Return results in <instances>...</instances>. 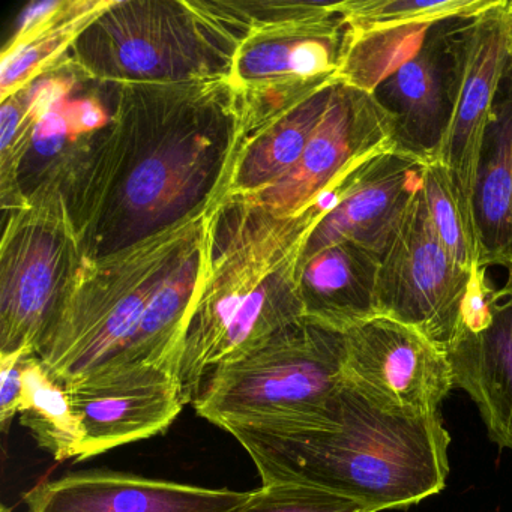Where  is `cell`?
Wrapping results in <instances>:
<instances>
[{
	"label": "cell",
	"mask_w": 512,
	"mask_h": 512,
	"mask_svg": "<svg viewBox=\"0 0 512 512\" xmlns=\"http://www.w3.org/2000/svg\"><path fill=\"white\" fill-rule=\"evenodd\" d=\"M116 86L112 124L77 176L70 205L88 256L211 206L235 143L227 79Z\"/></svg>",
	"instance_id": "1"
},
{
	"label": "cell",
	"mask_w": 512,
	"mask_h": 512,
	"mask_svg": "<svg viewBox=\"0 0 512 512\" xmlns=\"http://www.w3.org/2000/svg\"><path fill=\"white\" fill-rule=\"evenodd\" d=\"M263 485L301 484L349 497L373 512L404 508L445 488L451 436L440 415L376 406L344 382L325 424L229 425Z\"/></svg>",
	"instance_id": "2"
},
{
	"label": "cell",
	"mask_w": 512,
	"mask_h": 512,
	"mask_svg": "<svg viewBox=\"0 0 512 512\" xmlns=\"http://www.w3.org/2000/svg\"><path fill=\"white\" fill-rule=\"evenodd\" d=\"M325 217L316 203L290 217L241 200L209 208L205 271L175 367L185 404L214 368L304 319L302 256Z\"/></svg>",
	"instance_id": "3"
},
{
	"label": "cell",
	"mask_w": 512,
	"mask_h": 512,
	"mask_svg": "<svg viewBox=\"0 0 512 512\" xmlns=\"http://www.w3.org/2000/svg\"><path fill=\"white\" fill-rule=\"evenodd\" d=\"M209 208L121 250L85 257L37 353L65 386L119 358L149 302L205 235Z\"/></svg>",
	"instance_id": "4"
},
{
	"label": "cell",
	"mask_w": 512,
	"mask_h": 512,
	"mask_svg": "<svg viewBox=\"0 0 512 512\" xmlns=\"http://www.w3.org/2000/svg\"><path fill=\"white\" fill-rule=\"evenodd\" d=\"M344 362L343 332L304 317L242 358L214 368L191 404L223 430L265 422L325 424L346 382Z\"/></svg>",
	"instance_id": "5"
},
{
	"label": "cell",
	"mask_w": 512,
	"mask_h": 512,
	"mask_svg": "<svg viewBox=\"0 0 512 512\" xmlns=\"http://www.w3.org/2000/svg\"><path fill=\"white\" fill-rule=\"evenodd\" d=\"M88 256L59 179L7 212L0 250V355H37Z\"/></svg>",
	"instance_id": "6"
},
{
	"label": "cell",
	"mask_w": 512,
	"mask_h": 512,
	"mask_svg": "<svg viewBox=\"0 0 512 512\" xmlns=\"http://www.w3.org/2000/svg\"><path fill=\"white\" fill-rule=\"evenodd\" d=\"M71 50L86 76L113 85L226 80L230 70L188 2L112 0Z\"/></svg>",
	"instance_id": "7"
},
{
	"label": "cell",
	"mask_w": 512,
	"mask_h": 512,
	"mask_svg": "<svg viewBox=\"0 0 512 512\" xmlns=\"http://www.w3.org/2000/svg\"><path fill=\"white\" fill-rule=\"evenodd\" d=\"M472 272L440 244L421 188L380 263L377 313L415 328L448 353L463 328Z\"/></svg>",
	"instance_id": "8"
},
{
	"label": "cell",
	"mask_w": 512,
	"mask_h": 512,
	"mask_svg": "<svg viewBox=\"0 0 512 512\" xmlns=\"http://www.w3.org/2000/svg\"><path fill=\"white\" fill-rule=\"evenodd\" d=\"M394 149L392 121L373 95L337 83L328 110L296 166L271 187L235 200L290 217L338 181Z\"/></svg>",
	"instance_id": "9"
},
{
	"label": "cell",
	"mask_w": 512,
	"mask_h": 512,
	"mask_svg": "<svg viewBox=\"0 0 512 512\" xmlns=\"http://www.w3.org/2000/svg\"><path fill=\"white\" fill-rule=\"evenodd\" d=\"M344 341L347 382L389 412L439 415L455 388L448 353L397 320L374 317L344 332Z\"/></svg>",
	"instance_id": "10"
},
{
	"label": "cell",
	"mask_w": 512,
	"mask_h": 512,
	"mask_svg": "<svg viewBox=\"0 0 512 512\" xmlns=\"http://www.w3.org/2000/svg\"><path fill=\"white\" fill-rule=\"evenodd\" d=\"M509 68V2L497 0L490 10L467 23L451 121L436 157L451 176L461 211L475 236L473 196L479 160L494 106Z\"/></svg>",
	"instance_id": "11"
},
{
	"label": "cell",
	"mask_w": 512,
	"mask_h": 512,
	"mask_svg": "<svg viewBox=\"0 0 512 512\" xmlns=\"http://www.w3.org/2000/svg\"><path fill=\"white\" fill-rule=\"evenodd\" d=\"M67 389L82 425L79 461L164 433L185 406L175 374L158 365L103 368Z\"/></svg>",
	"instance_id": "12"
},
{
	"label": "cell",
	"mask_w": 512,
	"mask_h": 512,
	"mask_svg": "<svg viewBox=\"0 0 512 512\" xmlns=\"http://www.w3.org/2000/svg\"><path fill=\"white\" fill-rule=\"evenodd\" d=\"M470 19L431 26L416 55L371 94L392 121L395 149L425 163L436 160L451 121Z\"/></svg>",
	"instance_id": "13"
},
{
	"label": "cell",
	"mask_w": 512,
	"mask_h": 512,
	"mask_svg": "<svg viewBox=\"0 0 512 512\" xmlns=\"http://www.w3.org/2000/svg\"><path fill=\"white\" fill-rule=\"evenodd\" d=\"M250 491L206 488L113 470L43 481L25 494L28 512H229Z\"/></svg>",
	"instance_id": "14"
},
{
	"label": "cell",
	"mask_w": 512,
	"mask_h": 512,
	"mask_svg": "<svg viewBox=\"0 0 512 512\" xmlns=\"http://www.w3.org/2000/svg\"><path fill=\"white\" fill-rule=\"evenodd\" d=\"M425 164L421 158L397 149L365 164L350 182L340 205L314 229L302 263L341 242L361 245L383 259L406 209L422 188Z\"/></svg>",
	"instance_id": "15"
},
{
	"label": "cell",
	"mask_w": 512,
	"mask_h": 512,
	"mask_svg": "<svg viewBox=\"0 0 512 512\" xmlns=\"http://www.w3.org/2000/svg\"><path fill=\"white\" fill-rule=\"evenodd\" d=\"M344 38L346 25L334 4H314L301 16L253 29L236 47L227 83L337 82Z\"/></svg>",
	"instance_id": "16"
},
{
	"label": "cell",
	"mask_w": 512,
	"mask_h": 512,
	"mask_svg": "<svg viewBox=\"0 0 512 512\" xmlns=\"http://www.w3.org/2000/svg\"><path fill=\"white\" fill-rule=\"evenodd\" d=\"M478 328H463L448 352L455 388L470 395L488 436L512 451V271Z\"/></svg>",
	"instance_id": "17"
},
{
	"label": "cell",
	"mask_w": 512,
	"mask_h": 512,
	"mask_svg": "<svg viewBox=\"0 0 512 512\" xmlns=\"http://www.w3.org/2000/svg\"><path fill=\"white\" fill-rule=\"evenodd\" d=\"M380 263L379 254L352 242L332 245L305 260L299 277L305 319L344 334L379 316Z\"/></svg>",
	"instance_id": "18"
},
{
	"label": "cell",
	"mask_w": 512,
	"mask_h": 512,
	"mask_svg": "<svg viewBox=\"0 0 512 512\" xmlns=\"http://www.w3.org/2000/svg\"><path fill=\"white\" fill-rule=\"evenodd\" d=\"M337 83L314 94L236 149L211 208L253 196L287 175L304 154Z\"/></svg>",
	"instance_id": "19"
},
{
	"label": "cell",
	"mask_w": 512,
	"mask_h": 512,
	"mask_svg": "<svg viewBox=\"0 0 512 512\" xmlns=\"http://www.w3.org/2000/svg\"><path fill=\"white\" fill-rule=\"evenodd\" d=\"M473 215L479 265L512 271V86L505 92L500 89L488 125L476 175Z\"/></svg>",
	"instance_id": "20"
},
{
	"label": "cell",
	"mask_w": 512,
	"mask_h": 512,
	"mask_svg": "<svg viewBox=\"0 0 512 512\" xmlns=\"http://www.w3.org/2000/svg\"><path fill=\"white\" fill-rule=\"evenodd\" d=\"M206 247L208 226L203 238L185 254L149 302L133 337L109 367L127 364L158 365L170 368L175 374L176 359L205 271Z\"/></svg>",
	"instance_id": "21"
},
{
	"label": "cell",
	"mask_w": 512,
	"mask_h": 512,
	"mask_svg": "<svg viewBox=\"0 0 512 512\" xmlns=\"http://www.w3.org/2000/svg\"><path fill=\"white\" fill-rule=\"evenodd\" d=\"M112 0H56L55 7L2 53L0 97H10L58 64Z\"/></svg>",
	"instance_id": "22"
},
{
	"label": "cell",
	"mask_w": 512,
	"mask_h": 512,
	"mask_svg": "<svg viewBox=\"0 0 512 512\" xmlns=\"http://www.w3.org/2000/svg\"><path fill=\"white\" fill-rule=\"evenodd\" d=\"M19 418L38 446L56 461L79 460L82 425L74 412L70 392L37 355L25 359Z\"/></svg>",
	"instance_id": "23"
},
{
	"label": "cell",
	"mask_w": 512,
	"mask_h": 512,
	"mask_svg": "<svg viewBox=\"0 0 512 512\" xmlns=\"http://www.w3.org/2000/svg\"><path fill=\"white\" fill-rule=\"evenodd\" d=\"M433 25L397 26L367 32H352L346 28L337 82L373 94L377 86L416 55Z\"/></svg>",
	"instance_id": "24"
},
{
	"label": "cell",
	"mask_w": 512,
	"mask_h": 512,
	"mask_svg": "<svg viewBox=\"0 0 512 512\" xmlns=\"http://www.w3.org/2000/svg\"><path fill=\"white\" fill-rule=\"evenodd\" d=\"M497 0H346L334 4L352 32L409 25H433L449 19H470L490 10Z\"/></svg>",
	"instance_id": "25"
},
{
	"label": "cell",
	"mask_w": 512,
	"mask_h": 512,
	"mask_svg": "<svg viewBox=\"0 0 512 512\" xmlns=\"http://www.w3.org/2000/svg\"><path fill=\"white\" fill-rule=\"evenodd\" d=\"M422 197L431 227L449 256L469 271L481 266L478 239L464 218L448 170L437 160L425 164Z\"/></svg>",
	"instance_id": "26"
},
{
	"label": "cell",
	"mask_w": 512,
	"mask_h": 512,
	"mask_svg": "<svg viewBox=\"0 0 512 512\" xmlns=\"http://www.w3.org/2000/svg\"><path fill=\"white\" fill-rule=\"evenodd\" d=\"M229 512H373L362 503L301 484L263 485Z\"/></svg>",
	"instance_id": "27"
},
{
	"label": "cell",
	"mask_w": 512,
	"mask_h": 512,
	"mask_svg": "<svg viewBox=\"0 0 512 512\" xmlns=\"http://www.w3.org/2000/svg\"><path fill=\"white\" fill-rule=\"evenodd\" d=\"M28 355L19 352L0 355V424L7 431L14 416L19 415L23 395V367Z\"/></svg>",
	"instance_id": "28"
},
{
	"label": "cell",
	"mask_w": 512,
	"mask_h": 512,
	"mask_svg": "<svg viewBox=\"0 0 512 512\" xmlns=\"http://www.w3.org/2000/svg\"><path fill=\"white\" fill-rule=\"evenodd\" d=\"M509 17H511V76H512V2H509Z\"/></svg>",
	"instance_id": "29"
}]
</instances>
